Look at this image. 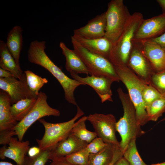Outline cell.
I'll return each mask as SVG.
<instances>
[{
	"label": "cell",
	"instance_id": "cell-1",
	"mask_svg": "<svg viewBox=\"0 0 165 165\" xmlns=\"http://www.w3.org/2000/svg\"><path fill=\"white\" fill-rule=\"evenodd\" d=\"M46 42L34 40L31 42L28 50V57L31 63L39 65L47 70L58 80L64 92V98L69 103L77 105L74 95L76 89L83 83L67 76L51 60L46 53Z\"/></svg>",
	"mask_w": 165,
	"mask_h": 165
},
{
	"label": "cell",
	"instance_id": "cell-2",
	"mask_svg": "<svg viewBox=\"0 0 165 165\" xmlns=\"http://www.w3.org/2000/svg\"><path fill=\"white\" fill-rule=\"evenodd\" d=\"M117 91L123 106V114L116 122V129L121 139L119 146L124 152L131 140L141 136L145 132L141 127L135 108L128 94L124 93L121 87L118 88Z\"/></svg>",
	"mask_w": 165,
	"mask_h": 165
},
{
	"label": "cell",
	"instance_id": "cell-3",
	"mask_svg": "<svg viewBox=\"0 0 165 165\" xmlns=\"http://www.w3.org/2000/svg\"><path fill=\"white\" fill-rule=\"evenodd\" d=\"M144 19L142 14H132L121 34L112 45L108 60L114 66H127L135 34Z\"/></svg>",
	"mask_w": 165,
	"mask_h": 165
},
{
	"label": "cell",
	"instance_id": "cell-4",
	"mask_svg": "<svg viewBox=\"0 0 165 165\" xmlns=\"http://www.w3.org/2000/svg\"><path fill=\"white\" fill-rule=\"evenodd\" d=\"M120 80L126 86L130 99L135 108L138 120L141 126L148 121L146 106L142 97L143 89L146 84L127 66H114Z\"/></svg>",
	"mask_w": 165,
	"mask_h": 165
},
{
	"label": "cell",
	"instance_id": "cell-5",
	"mask_svg": "<svg viewBox=\"0 0 165 165\" xmlns=\"http://www.w3.org/2000/svg\"><path fill=\"white\" fill-rule=\"evenodd\" d=\"M71 39L74 51L82 60L90 75L104 77L113 82H119L120 80L114 66L108 59L90 52L72 36Z\"/></svg>",
	"mask_w": 165,
	"mask_h": 165
},
{
	"label": "cell",
	"instance_id": "cell-6",
	"mask_svg": "<svg viewBox=\"0 0 165 165\" xmlns=\"http://www.w3.org/2000/svg\"><path fill=\"white\" fill-rule=\"evenodd\" d=\"M77 112L75 116L66 122L54 123L47 122L43 119L38 120L45 128V133L42 138L36 139L40 150L52 149L69 134L75 121L84 114L77 105Z\"/></svg>",
	"mask_w": 165,
	"mask_h": 165
},
{
	"label": "cell",
	"instance_id": "cell-7",
	"mask_svg": "<svg viewBox=\"0 0 165 165\" xmlns=\"http://www.w3.org/2000/svg\"><path fill=\"white\" fill-rule=\"evenodd\" d=\"M106 26L104 37L113 44L122 32L131 14L123 0H112L106 11Z\"/></svg>",
	"mask_w": 165,
	"mask_h": 165
},
{
	"label": "cell",
	"instance_id": "cell-8",
	"mask_svg": "<svg viewBox=\"0 0 165 165\" xmlns=\"http://www.w3.org/2000/svg\"><path fill=\"white\" fill-rule=\"evenodd\" d=\"M47 99L45 93L42 91L39 92L30 112L22 120L18 122L15 130L19 141H22L27 130L36 121L46 116H59L60 115L59 110L49 106L47 102Z\"/></svg>",
	"mask_w": 165,
	"mask_h": 165
},
{
	"label": "cell",
	"instance_id": "cell-9",
	"mask_svg": "<svg viewBox=\"0 0 165 165\" xmlns=\"http://www.w3.org/2000/svg\"><path fill=\"white\" fill-rule=\"evenodd\" d=\"M87 120L92 125L97 137L106 143L119 146L116 135L117 122L113 115L94 113L87 116Z\"/></svg>",
	"mask_w": 165,
	"mask_h": 165
},
{
	"label": "cell",
	"instance_id": "cell-10",
	"mask_svg": "<svg viewBox=\"0 0 165 165\" xmlns=\"http://www.w3.org/2000/svg\"><path fill=\"white\" fill-rule=\"evenodd\" d=\"M0 89L7 93L11 99V105L26 98H37L35 95L29 89L24 72L20 79L14 77L0 78Z\"/></svg>",
	"mask_w": 165,
	"mask_h": 165
},
{
	"label": "cell",
	"instance_id": "cell-11",
	"mask_svg": "<svg viewBox=\"0 0 165 165\" xmlns=\"http://www.w3.org/2000/svg\"><path fill=\"white\" fill-rule=\"evenodd\" d=\"M132 43V48L127 66L146 84L149 85L152 76L156 72L138 46Z\"/></svg>",
	"mask_w": 165,
	"mask_h": 165
},
{
	"label": "cell",
	"instance_id": "cell-12",
	"mask_svg": "<svg viewBox=\"0 0 165 165\" xmlns=\"http://www.w3.org/2000/svg\"><path fill=\"white\" fill-rule=\"evenodd\" d=\"M165 32V14L144 19L136 32L133 41L151 40Z\"/></svg>",
	"mask_w": 165,
	"mask_h": 165
},
{
	"label": "cell",
	"instance_id": "cell-13",
	"mask_svg": "<svg viewBox=\"0 0 165 165\" xmlns=\"http://www.w3.org/2000/svg\"><path fill=\"white\" fill-rule=\"evenodd\" d=\"M139 48L155 72L165 70V50L151 40L132 41Z\"/></svg>",
	"mask_w": 165,
	"mask_h": 165
},
{
	"label": "cell",
	"instance_id": "cell-14",
	"mask_svg": "<svg viewBox=\"0 0 165 165\" xmlns=\"http://www.w3.org/2000/svg\"><path fill=\"white\" fill-rule=\"evenodd\" d=\"M11 99L6 92L0 90V136L12 137L16 135L15 128L18 122L10 111Z\"/></svg>",
	"mask_w": 165,
	"mask_h": 165
},
{
	"label": "cell",
	"instance_id": "cell-15",
	"mask_svg": "<svg viewBox=\"0 0 165 165\" xmlns=\"http://www.w3.org/2000/svg\"><path fill=\"white\" fill-rule=\"evenodd\" d=\"M70 75L74 79L92 88L101 99L102 103L107 101H113L111 86L114 82L110 79L104 77L93 75H87L86 77H82L77 74Z\"/></svg>",
	"mask_w": 165,
	"mask_h": 165
},
{
	"label": "cell",
	"instance_id": "cell-16",
	"mask_svg": "<svg viewBox=\"0 0 165 165\" xmlns=\"http://www.w3.org/2000/svg\"><path fill=\"white\" fill-rule=\"evenodd\" d=\"M106 26V11L89 20L85 26L75 29L74 35L93 39L104 37Z\"/></svg>",
	"mask_w": 165,
	"mask_h": 165
},
{
	"label": "cell",
	"instance_id": "cell-17",
	"mask_svg": "<svg viewBox=\"0 0 165 165\" xmlns=\"http://www.w3.org/2000/svg\"><path fill=\"white\" fill-rule=\"evenodd\" d=\"M88 143L82 141L71 133L58 143L51 151L49 160L72 154L85 148Z\"/></svg>",
	"mask_w": 165,
	"mask_h": 165
},
{
	"label": "cell",
	"instance_id": "cell-18",
	"mask_svg": "<svg viewBox=\"0 0 165 165\" xmlns=\"http://www.w3.org/2000/svg\"><path fill=\"white\" fill-rule=\"evenodd\" d=\"M6 147L4 146L0 149V158L2 160L7 157L13 160L17 165H22L25 156L30 148V142L27 140L20 141L16 138L12 137Z\"/></svg>",
	"mask_w": 165,
	"mask_h": 165
},
{
	"label": "cell",
	"instance_id": "cell-19",
	"mask_svg": "<svg viewBox=\"0 0 165 165\" xmlns=\"http://www.w3.org/2000/svg\"><path fill=\"white\" fill-rule=\"evenodd\" d=\"M72 36L84 48L90 52L108 59L112 44L104 37L88 39L74 35Z\"/></svg>",
	"mask_w": 165,
	"mask_h": 165
},
{
	"label": "cell",
	"instance_id": "cell-20",
	"mask_svg": "<svg viewBox=\"0 0 165 165\" xmlns=\"http://www.w3.org/2000/svg\"><path fill=\"white\" fill-rule=\"evenodd\" d=\"M59 46L65 58V68L70 75L84 74L87 75L89 74L83 62L74 50L68 48L62 42H60Z\"/></svg>",
	"mask_w": 165,
	"mask_h": 165
},
{
	"label": "cell",
	"instance_id": "cell-21",
	"mask_svg": "<svg viewBox=\"0 0 165 165\" xmlns=\"http://www.w3.org/2000/svg\"><path fill=\"white\" fill-rule=\"evenodd\" d=\"M22 31L20 26H15L9 32L6 43L9 51L20 67L19 59L23 43Z\"/></svg>",
	"mask_w": 165,
	"mask_h": 165
},
{
	"label": "cell",
	"instance_id": "cell-22",
	"mask_svg": "<svg viewBox=\"0 0 165 165\" xmlns=\"http://www.w3.org/2000/svg\"><path fill=\"white\" fill-rule=\"evenodd\" d=\"M0 67L8 71L16 78L20 79L23 72L20 67L18 66L9 51L6 43L3 41H0Z\"/></svg>",
	"mask_w": 165,
	"mask_h": 165
},
{
	"label": "cell",
	"instance_id": "cell-23",
	"mask_svg": "<svg viewBox=\"0 0 165 165\" xmlns=\"http://www.w3.org/2000/svg\"><path fill=\"white\" fill-rule=\"evenodd\" d=\"M37 98H26L12 105L10 111L13 118L17 122L22 120L30 112Z\"/></svg>",
	"mask_w": 165,
	"mask_h": 165
},
{
	"label": "cell",
	"instance_id": "cell-24",
	"mask_svg": "<svg viewBox=\"0 0 165 165\" xmlns=\"http://www.w3.org/2000/svg\"><path fill=\"white\" fill-rule=\"evenodd\" d=\"M108 145L102 150L96 153H90L88 165H108L111 162L116 147Z\"/></svg>",
	"mask_w": 165,
	"mask_h": 165
},
{
	"label": "cell",
	"instance_id": "cell-25",
	"mask_svg": "<svg viewBox=\"0 0 165 165\" xmlns=\"http://www.w3.org/2000/svg\"><path fill=\"white\" fill-rule=\"evenodd\" d=\"M87 116H84L75 122L70 131V133L79 139L89 144L97 137L96 133L88 130L85 122Z\"/></svg>",
	"mask_w": 165,
	"mask_h": 165
},
{
	"label": "cell",
	"instance_id": "cell-26",
	"mask_svg": "<svg viewBox=\"0 0 165 165\" xmlns=\"http://www.w3.org/2000/svg\"><path fill=\"white\" fill-rule=\"evenodd\" d=\"M136 139L131 141L123 155L130 165H147L143 161L138 152L136 144Z\"/></svg>",
	"mask_w": 165,
	"mask_h": 165
},
{
	"label": "cell",
	"instance_id": "cell-27",
	"mask_svg": "<svg viewBox=\"0 0 165 165\" xmlns=\"http://www.w3.org/2000/svg\"><path fill=\"white\" fill-rule=\"evenodd\" d=\"M149 121H156L165 112V98L158 99L146 108Z\"/></svg>",
	"mask_w": 165,
	"mask_h": 165
},
{
	"label": "cell",
	"instance_id": "cell-28",
	"mask_svg": "<svg viewBox=\"0 0 165 165\" xmlns=\"http://www.w3.org/2000/svg\"><path fill=\"white\" fill-rule=\"evenodd\" d=\"M28 85L30 90L36 96L39 91L44 85L48 82L46 78H42L34 73L31 71L27 70L24 72Z\"/></svg>",
	"mask_w": 165,
	"mask_h": 165
},
{
	"label": "cell",
	"instance_id": "cell-29",
	"mask_svg": "<svg viewBox=\"0 0 165 165\" xmlns=\"http://www.w3.org/2000/svg\"><path fill=\"white\" fill-rule=\"evenodd\" d=\"M86 148L65 156L66 160L73 165H88L90 153Z\"/></svg>",
	"mask_w": 165,
	"mask_h": 165
},
{
	"label": "cell",
	"instance_id": "cell-30",
	"mask_svg": "<svg viewBox=\"0 0 165 165\" xmlns=\"http://www.w3.org/2000/svg\"><path fill=\"white\" fill-rule=\"evenodd\" d=\"M51 150H40L38 154L33 156H25L22 165H45L49 160Z\"/></svg>",
	"mask_w": 165,
	"mask_h": 165
},
{
	"label": "cell",
	"instance_id": "cell-31",
	"mask_svg": "<svg viewBox=\"0 0 165 165\" xmlns=\"http://www.w3.org/2000/svg\"><path fill=\"white\" fill-rule=\"evenodd\" d=\"M142 97L146 108L156 100L165 98L152 85L148 84H146L143 89Z\"/></svg>",
	"mask_w": 165,
	"mask_h": 165
},
{
	"label": "cell",
	"instance_id": "cell-32",
	"mask_svg": "<svg viewBox=\"0 0 165 165\" xmlns=\"http://www.w3.org/2000/svg\"><path fill=\"white\" fill-rule=\"evenodd\" d=\"M149 85L165 97V70L154 74L151 77Z\"/></svg>",
	"mask_w": 165,
	"mask_h": 165
},
{
	"label": "cell",
	"instance_id": "cell-33",
	"mask_svg": "<svg viewBox=\"0 0 165 165\" xmlns=\"http://www.w3.org/2000/svg\"><path fill=\"white\" fill-rule=\"evenodd\" d=\"M108 144L101 138L97 137L88 144L86 148L90 154L96 153L102 150Z\"/></svg>",
	"mask_w": 165,
	"mask_h": 165
},
{
	"label": "cell",
	"instance_id": "cell-34",
	"mask_svg": "<svg viewBox=\"0 0 165 165\" xmlns=\"http://www.w3.org/2000/svg\"><path fill=\"white\" fill-rule=\"evenodd\" d=\"M123 152L124 151L121 149L119 146L116 147L112 159L108 165H113L117 161L123 156Z\"/></svg>",
	"mask_w": 165,
	"mask_h": 165
},
{
	"label": "cell",
	"instance_id": "cell-35",
	"mask_svg": "<svg viewBox=\"0 0 165 165\" xmlns=\"http://www.w3.org/2000/svg\"><path fill=\"white\" fill-rule=\"evenodd\" d=\"M52 161L50 165H73L68 162L65 157L56 158Z\"/></svg>",
	"mask_w": 165,
	"mask_h": 165
},
{
	"label": "cell",
	"instance_id": "cell-36",
	"mask_svg": "<svg viewBox=\"0 0 165 165\" xmlns=\"http://www.w3.org/2000/svg\"><path fill=\"white\" fill-rule=\"evenodd\" d=\"M151 40L159 44L165 50V32L160 36Z\"/></svg>",
	"mask_w": 165,
	"mask_h": 165
},
{
	"label": "cell",
	"instance_id": "cell-37",
	"mask_svg": "<svg viewBox=\"0 0 165 165\" xmlns=\"http://www.w3.org/2000/svg\"><path fill=\"white\" fill-rule=\"evenodd\" d=\"M13 77V75L10 72L0 68V78H8Z\"/></svg>",
	"mask_w": 165,
	"mask_h": 165
},
{
	"label": "cell",
	"instance_id": "cell-38",
	"mask_svg": "<svg viewBox=\"0 0 165 165\" xmlns=\"http://www.w3.org/2000/svg\"><path fill=\"white\" fill-rule=\"evenodd\" d=\"M40 150L39 148L34 147L31 148L29 150L28 153L29 156H33L38 154Z\"/></svg>",
	"mask_w": 165,
	"mask_h": 165
},
{
	"label": "cell",
	"instance_id": "cell-39",
	"mask_svg": "<svg viewBox=\"0 0 165 165\" xmlns=\"http://www.w3.org/2000/svg\"><path fill=\"white\" fill-rule=\"evenodd\" d=\"M113 165H130L128 162L123 156L117 161Z\"/></svg>",
	"mask_w": 165,
	"mask_h": 165
},
{
	"label": "cell",
	"instance_id": "cell-40",
	"mask_svg": "<svg viewBox=\"0 0 165 165\" xmlns=\"http://www.w3.org/2000/svg\"><path fill=\"white\" fill-rule=\"evenodd\" d=\"M156 1L162 8L163 13L165 14V0H157Z\"/></svg>",
	"mask_w": 165,
	"mask_h": 165
},
{
	"label": "cell",
	"instance_id": "cell-41",
	"mask_svg": "<svg viewBox=\"0 0 165 165\" xmlns=\"http://www.w3.org/2000/svg\"><path fill=\"white\" fill-rule=\"evenodd\" d=\"M0 165H15L12 163L5 161H1L0 162ZM16 165H18L16 164Z\"/></svg>",
	"mask_w": 165,
	"mask_h": 165
},
{
	"label": "cell",
	"instance_id": "cell-42",
	"mask_svg": "<svg viewBox=\"0 0 165 165\" xmlns=\"http://www.w3.org/2000/svg\"><path fill=\"white\" fill-rule=\"evenodd\" d=\"M150 165H165V162L160 163L152 164Z\"/></svg>",
	"mask_w": 165,
	"mask_h": 165
},
{
	"label": "cell",
	"instance_id": "cell-43",
	"mask_svg": "<svg viewBox=\"0 0 165 165\" xmlns=\"http://www.w3.org/2000/svg\"><path fill=\"white\" fill-rule=\"evenodd\" d=\"M165 117L163 118V119L162 120H161L160 122H161V121H165Z\"/></svg>",
	"mask_w": 165,
	"mask_h": 165
}]
</instances>
